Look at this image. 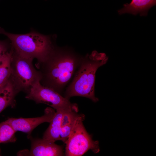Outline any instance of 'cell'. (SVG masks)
<instances>
[{
  "instance_id": "obj_5",
  "label": "cell",
  "mask_w": 156,
  "mask_h": 156,
  "mask_svg": "<svg viewBox=\"0 0 156 156\" xmlns=\"http://www.w3.org/2000/svg\"><path fill=\"white\" fill-rule=\"evenodd\" d=\"M83 114H79L75 122L71 133L65 143V155L67 156H81L89 150L97 153L100 151L99 142L93 140L86 130L83 123L85 119Z\"/></svg>"
},
{
  "instance_id": "obj_9",
  "label": "cell",
  "mask_w": 156,
  "mask_h": 156,
  "mask_svg": "<svg viewBox=\"0 0 156 156\" xmlns=\"http://www.w3.org/2000/svg\"><path fill=\"white\" fill-rule=\"evenodd\" d=\"M156 5V0H131L129 3L123 5L124 7L118 10L119 15L129 13L136 15L146 16L149 10Z\"/></svg>"
},
{
  "instance_id": "obj_6",
  "label": "cell",
  "mask_w": 156,
  "mask_h": 156,
  "mask_svg": "<svg viewBox=\"0 0 156 156\" xmlns=\"http://www.w3.org/2000/svg\"><path fill=\"white\" fill-rule=\"evenodd\" d=\"M40 80L36 81L27 93L25 98L37 103L47 104L56 110H68L74 105L68 99L54 90L42 85Z\"/></svg>"
},
{
  "instance_id": "obj_4",
  "label": "cell",
  "mask_w": 156,
  "mask_h": 156,
  "mask_svg": "<svg viewBox=\"0 0 156 156\" xmlns=\"http://www.w3.org/2000/svg\"><path fill=\"white\" fill-rule=\"evenodd\" d=\"M33 60L21 55L13 49L10 79L19 92L28 93L33 85L41 80V73L34 67Z\"/></svg>"
},
{
  "instance_id": "obj_3",
  "label": "cell",
  "mask_w": 156,
  "mask_h": 156,
  "mask_svg": "<svg viewBox=\"0 0 156 156\" xmlns=\"http://www.w3.org/2000/svg\"><path fill=\"white\" fill-rule=\"evenodd\" d=\"M0 34L6 36L14 50L25 57L44 60L57 45L55 34L45 35L35 31L25 34H14L0 27Z\"/></svg>"
},
{
  "instance_id": "obj_11",
  "label": "cell",
  "mask_w": 156,
  "mask_h": 156,
  "mask_svg": "<svg viewBox=\"0 0 156 156\" xmlns=\"http://www.w3.org/2000/svg\"><path fill=\"white\" fill-rule=\"evenodd\" d=\"M18 92L10 79L0 88V113L7 107L13 105Z\"/></svg>"
},
{
  "instance_id": "obj_14",
  "label": "cell",
  "mask_w": 156,
  "mask_h": 156,
  "mask_svg": "<svg viewBox=\"0 0 156 156\" xmlns=\"http://www.w3.org/2000/svg\"><path fill=\"white\" fill-rule=\"evenodd\" d=\"M11 48V44L9 46L5 42L0 40V62L4 54L9 51Z\"/></svg>"
},
{
  "instance_id": "obj_2",
  "label": "cell",
  "mask_w": 156,
  "mask_h": 156,
  "mask_svg": "<svg viewBox=\"0 0 156 156\" xmlns=\"http://www.w3.org/2000/svg\"><path fill=\"white\" fill-rule=\"evenodd\" d=\"M108 59L105 53L96 51L83 56L73 80L66 89L64 97L69 99L73 96H81L97 102L99 99L94 93L96 73L99 68L107 62Z\"/></svg>"
},
{
  "instance_id": "obj_12",
  "label": "cell",
  "mask_w": 156,
  "mask_h": 156,
  "mask_svg": "<svg viewBox=\"0 0 156 156\" xmlns=\"http://www.w3.org/2000/svg\"><path fill=\"white\" fill-rule=\"evenodd\" d=\"M13 50L11 46V49L4 54L0 62V88L4 85L10 78Z\"/></svg>"
},
{
  "instance_id": "obj_13",
  "label": "cell",
  "mask_w": 156,
  "mask_h": 156,
  "mask_svg": "<svg viewBox=\"0 0 156 156\" xmlns=\"http://www.w3.org/2000/svg\"><path fill=\"white\" fill-rule=\"evenodd\" d=\"M16 131L6 121L0 123V144L14 142L16 140Z\"/></svg>"
},
{
  "instance_id": "obj_10",
  "label": "cell",
  "mask_w": 156,
  "mask_h": 156,
  "mask_svg": "<svg viewBox=\"0 0 156 156\" xmlns=\"http://www.w3.org/2000/svg\"><path fill=\"white\" fill-rule=\"evenodd\" d=\"M68 110H56L55 115L44 133L42 138L54 142L60 140L62 118L65 112Z\"/></svg>"
},
{
  "instance_id": "obj_15",
  "label": "cell",
  "mask_w": 156,
  "mask_h": 156,
  "mask_svg": "<svg viewBox=\"0 0 156 156\" xmlns=\"http://www.w3.org/2000/svg\"><path fill=\"white\" fill-rule=\"evenodd\" d=\"M0 152H1V149H0V156L1 155Z\"/></svg>"
},
{
  "instance_id": "obj_8",
  "label": "cell",
  "mask_w": 156,
  "mask_h": 156,
  "mask_svg": "<svg viewBox=\"0 0 156 156\" xmlns=\"http://www.w3.org/2000/svg\"><path fill=\"white\" fill-rule=\"evenodd\" d=\"M31 146L29 155L60 156L63 155L62 147L43 138L31 139Z\"/></svg>"
},
{
  "instance_id": "obj_7",
  "label": "cell",
  "mask_w": 156,
  "mask_h": 156,
  "mask_svg": "<svg viewBox=\"0 0 156 156\" xmlns=\"http://www.w3.org/2000/svg\"><path fill=\"white\" fill-rule=\"evenodd\" d=\"M55 112L54 109L47 107L44 110V114L39 117L29 118H11L6 121L16 132L20 131L25 133L28 134L29 138H30L32 131L36 127L44 122L50 123Z\"/></svg>"
},
{
  "instance_id": "obj_1",
  "label": "cell",
  "mask_w": 156,
  "mask_h": 156,
  "mask_svg": "<svg viewBox=\"0 0 156 156\" xmlns=\"http://www.w3.org/2000/svg\"><path fill=\"white\" fill-rule=\"evenodd\" d=\"M83 57L71 47L56 45L44 60L36 64L41 75L40 83L60 94L74 75Z\"/></svg>"
},
{
  "instance_id": "obj_16",
  "label": "cell",
  "mask_w": 156,
  "mask_h": 156,
  "mask_svg": "<svg viewBox=\"0 0 156 156\" xmlns=\"http://www.w3.org/2000/svg\"></svg>"
}]
</instances>
